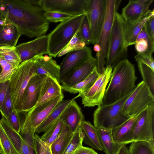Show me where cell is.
I'll return each instance as SVG.
<instances>
[{"mask_svg":"<svg viewBox=\"0 0 154 154\" xmlns=\"http://www.w3.org/2000/svg\"><path fill=\"white\" fill-rule=\"evenodd\" d=\"M44 13L41 7L26 0H0V13L5 21L16 27L21 35L32 38L45 35L49 22Z\"/></svg>","mask_w":154,"mask_h":154,"instance_id":"1","label":"cell"},{"mask_svg":"<svg viewBox=\"0 0 154 154\" xmlns=\"http://www.w3.org/2000/svg\"><path fill=\"white\" fill-rule=\"evenodd\" d=\"M137 79L134 65L127 58L121 60L113 67L103 105L112 103L134 90Z\"/></svg>","mask_w":154,"mask_h":154,"instance_id":"2","label":"cell"},{"mask_svg":"<svg viewBox=\"0 0 154 154\" xmlns=\"http://www.w3.org/2000/svg\"><path fill=\"white\" fill-rule=\"evenodd\" d=\"M85 14L74 15L61 22L47 35V54L49 56L56 57L68 43L79 29Z\"/></svg>","mask_w":154,"mask_h":154,"instance_id":"3","label":"cell"},{"mask_svg":"<svg viewBox=\"0 0 154 154\" xmlns=\"http://www.w3.org/2000/svg\"><path fill=\"white\" fill-rule=\"evenodd\" d=\"M35 58L21 63L8 82L13 109L19 112H22L24 91L31 78L36 74Z\"/></svg>","mask_w":154,"mask_h":154,"instance_id":"4","label":"cell"},{"mask_svg":"<svg viewBox=\"0 0 154 154\" xmlns=\"http://www.w3.org/2000/svg\"><path fill=\"white\" fill-rule=\"evenodd\" d=\"M63 98L62 94L42 105L35 106L27 112L20 134L33 149V137L36 129Z\"/></svg>","mask_w":154,"mask_h":154,"instance_id":"5","label":"cell"},{"mask_svg":"<svg viewBox=\"0 0 154 154\" xmlns=\"http://www.w3.org/2000/svg\"><path fill=\"white\" fill-rule=\"evenodd\" d=\"M133 91L112 103L98 106L93 114L94 126L96 128L101 127L112 129L130 119L123 114L122 109Z\"/></svg>","mask_w":154,"mask_h":154,"instance_id":"6","label":"cell"},{"mask_svg":"<svg viewBox=\"0 0 154 154\" xmlns=\"http://www.w3.org/2000/svg\"><path fill=\"white\" fill-rule=\"evenodd\" d=\"M125 21L117 13L114 20L106 57V66L113 68L119 62L126 58L128 48L125 43L124 25Z\"/></svg>","mask_w":154,"mask_h":154,"instance_id":"7","label":"cell"},{"mask_svg":"<svg viewBox=\"0 0 154 154\" xmlns=\"http://www.w3.org/2000/svg\"><path fill=\"white\" fill-rule=\"evenodd\" d=\"M121 0H106V8L104 23L97 44L101 51L96 54L97 69L99 74L105 70L106 58L112 29L115 16L117 13Z\"/></svg>","mask_w":154,"mask_h":154,"instance_id":"8","label":"cell"},{"mask_svg":"<svg viewBox=\"0 0 154 154\" xmlns=\"http://www.w3.org/2000/svg\"><path fill=\"white\" fill-rule=\"evenodd\" d=\"M154 102L141 112L131 131L121 143L126 145L138 141H145L154 144Z\"/></svg>","mask_w":154,"mask_h":154,"instance_id":"9","label":"cell"},{"mask_svg":"<svg viewBox=\"0 0 154 154\" xmlns=\"http://www.w3.org/2000/svg\"><path fill=\"white\" fill-rule=\"evenodd\" d=\"M153 102L154 95L142 81L136 85L125 102L122 113L125 116L131 118L140 113Z\"/></svg>","mask_w":154,"mask_h":154,"instance_id":"10","label":"cell"},{"mask_svg":"<svg viewBox=\"0 0 154 154\" xmlns=\"http://www.w3.org/2000/svg\"><path fill=\"white\" fill-rule=\"evenodd\" d=\"M112 68L106 66L104 71L99 75L92 86L80 96L84 107L99 106L103 104V100L106 87L109 82Z\"/></svg>","mask_w":154,"mask_h":154,"instance_id":"11","label":"cell"},{"mask_svg":"<svg viewBox=\"0 0 154 154\" xmlns=\"http://www.w3.org/2000/svg\"><path fill=\"white\" fill-rule=\"evenodd\" d=\"M106 0H89L87 16L91 33V42L97 44L105 19Z\"/></svg>","mask_w":154,"mask_h":154,"instance_id":"12","label":"cell"},{"mask_svg":"<svg viewBox=\"0 0 154 154\" xmlns=\"http://www.w3.org/2000/svg\"><path fill=\"white\" fill-rule=\"evenodd\" d=\"M89 0H40L45 12L55 11L74 15L86 12Z\"/></svg>","mask_w":154,"mask_h":154,"instance_id":"13","label":"cell"},{"mask_svg":"<svg viewBox=\"0 0 154 154\" xmlns=\"http://www.w3.org/2000/svg\"><path fill=\"white\" fill-rule=\"evenodd\" d=\"M48 47V38L45 35L19 44L15 47V48L21 63L35 56L47 54Z\"/></svg>","mask_w":154,"mask_h":154,"instance_id":"14","label":"cell"},{"mask_svg":"<svg viewBox=\"0 0 154 154\" xmlns=\"http://www.w3.org/2000/svg\"><path fill=\"white\" fill-rule=\"evenodd\" d=\"M46 76L35 74L31 78L23 92L22 112L27 113L36 105Z\"/></svg>","mask_w":154,"mask_h":154,"instance_id":"15","label":"cell"},{"mask_svg":"<svg viewBox=\"0 0 154 154\" xmlns=\"http://www.w3.org/2000/svg\"><path fill=\"white\" fill-rule=\"evenodd\" d=\"M96 67L97 58L92 56L90 57L66 75L60 81L61 86H72L83 81Z\"/></svg>","mask_w":154,"mask_h":154,"instance_id":"16","label":"cell"},{"mask_svg":"<svg viewBox=\"0 0 154 154\" xmlns=\"http://www.w3.org/2000/svg\"><path fill=\"white\" fill-rule=\"evenodd\" d=\"M91 56V49L86 46L67 53L60 65V81L69 72Z\"/></svg>","mask_w":154,"mask_h":154,"instance_id":"17","label":"cell"},{"mask_svg":"<svg viewBox=\"0 0 154 154\" xmlns=\"http://www.w3.org/2000/svg\"><path fill=\"white\" fill-rule=\"evenodd\" d=\"M153 0H130L122 10L121 15L125 22L136 20L149 12Z\"/></svg>","mask_w":154,"mask_h":154,"instance_id":"18","label":"cell"},{"mask_svg":"<svg viewBox=\"0 0 154 154\" xmlns=\"http://www.w3.org/2000/svg\"><path fill=\"white\" fill-rule=\"evenodd\" d=\"M35 59L36 74L50 76L60 83V65L52 57L41 55L35 57Z\"/></svg>","mask_w":154,"mask_h":154,"instance_id":"19","label":"cell"},{"mask_svg":"<svg viewBox=\"0 0 154 154\" xmlns=\"http://www.w3.org/2000/svg\"><path fill=\"white\" fill-rule=\"evenodd\" d=\"M154 15V10L138 19L131 21H125L124 25V35L126 47L135 45L137 37L147 20Z\"/></svg>","mask_w":154,"mask_h":154,"instance_id":"20","label":"cell"},{"mask_svg":"<svg viewBox=\"0 0 154 154\" xmlns=\"http://www.w3.org/2000/svg\"><path fill=\"white\" fill-rule=\"evenodd\" d=\"M60 118L75 133L84 120V116L81 108L74 100L67 107Z\"/></svg>","mask_w":154,"mask_h":154,"instance_id":"21","label":"cell"},{"mask_svg":"<svg viewBox=\"0 0 154 154\" xmlns=\"http://www.w3.org/2000/svg\"><path fill=\"white\" fill-rule=\"evenodd\" d=\"M62 94L60 83L56 79L46 75L41 88L38 100L35 106L42 105Z\"/></svg>","mask_w":154,"mask_h":154,"instance_id":"22","label":"cell"},{"mask_svg":"<svg viewBox=\"0 0 154 154\" xmlns=\"http://www.w3.org/2000/svg\"><path fill=\"white\" fill-rule=\"evenodd\" d=\"M80 97L79 94L69 100H63L59 102L47 117L36 129L35 133L39 134L45 132L57 120L59 119L69 105L73 100Z\"/></svg>","mask_w":154,"mask_h":154,"instance_id":"23","label":"cell"},{"mask_svg":"<svg viewBox=\"0 0 154 154\" xmlns=\"http://www.w3.org/2000/svg\"><path fill=\"white\" fill-rule=\"evenodd\" d=\"M97 128L103 150L106 154H116L122 145L114 141L112 129L101 127Z\"/></svg>","mask_w":154,"mask_h":154,"instance_id":"24","label":"cell"},{"mask_svg":"<svg viewBox=\"0 0 154 154\" xmlns=\"http://www.w3.org/2000/svg\"><path fill=\"white\" fill-rule=\"evenodd\" d=\"M84 142L92 148L102 151L97 129L88 121L84 120L81 125Z\"/></svg>","mask_w":154,"mask_h":154,"instance_id":"25","label":"cell"},{"mask_svg":"<svg viewBox=\"0 0 154 154\" xmlns=\"http://www.w3.org/2000/svg\"><path fill=\"white\" fill-rule=\"evenodd\" d=\"M74 134L63 123L59 135L50 146L52 154H63Z\"/></svg>","mask_w":154,"mask_h":154,"instance_id":"26","label":"cell"},{"mask_svg":"<svg viewBox=\"0 0 154 154\" xmlns=\"http://www.w3.org/2000/svg\"><path fill=\"white\" fill-rule=\"evenodd\" d=\"M21 36L16 27L5 22L0 31V47H15Z\"/></svg>","mask_w":154,"mask_h":154,"instance_id":"27","label":"cell"},{"mask_svg":"<svg viewBox=\"0 0 154 154\" xmlns=\"http://www.w3.org/2000/svg\"><path fill=\"white\" fill-rule=\"evenodd\" d=\"M99 75L97 67H96L91 73L83 81L72 86H61V88L62 90L71 94H75L79 93L80 97L92 86Z\"/></svg>","mask_w":154,"mask_h":154,"instance_id":"28","label":"cell"},{"mask_svg":"<svg viewBox=\"0 0 154 154\" xmlns=\"http://www.w3.org/2000/svg\"><path fill=\"white\" fill-rule=\"evenodd\" d=\"M141 112L112 129V136L115 143L121 144L131 131Z\"/></svg>","mask_w":154,"mask_h":154,"instance_id":"29","label":"cell"},{"mask_svg":"<svg viewBox=\"0 0 154 154\" xmlns=\"http://www.w3.org/2000/svg\"><path fill=\"white\" fill-rule=\"evenodd\" d=\"M63 122L59 118L52 125L41 137V139L51 146L59 135L62 128Z\"/></svg>","mask_w":154,"mask_h":154,"instance_id":"30","label":"cell"},{"mask_svg":"<svg viewBox=\"0 0 154 154\" xmlns=\"http://www.w3.org/2000/svg\"><path fill=\"white\" fill-rule=\"evenodd\" d=\"M79 29L68 43L58 54L57 57H60L69 52L81 49L86 46L80 36Z\"/></svg>","mask_w":154,"mask_h":154,"instance_id":"31","label":"cell"},{"mask_svg":"<svg viewBox=\"0 0 154 154\" xmlns=\"http://www.w3.org/2000/svg\"><path fill=\"white\" fill-rule=\"evenodd\" d=\"M0 123L19 153L21 142L23 137L20 134L18 133L11 126L5 118L2 117L0 120Z\"/></svg>","mask_w":154,"mask_h":154,"instance_id":"32","label":"cell"},{"mask_svg":"<svg viewBox=\"0 0 154 154\" xmlns=\"http://www.w3.org/2000/svg\"><path fill=\"white\" fill-rule=\"evenodd\" d=\"M129 154H154V144L145 141L131 143L128 149Z\"/></svg>","mask_w":154,"mask_h":154,"instance_id":"33","label":"cell"},{"mask_svg":"<svg viewBox=\"0 0 154 154\" xmlns=\"http://www.w3.org/2000/svg\"><path fill=\"white\" fill-rule=\"evenodd\" d=\"M143 81L146 84L152 94L154 95V71L146 65L137 62Z\"/></svg>","mask_w":154,"mask_h":154,"instance_id":"34","label":"cell"},{"mask_svg":"<svg viewBox=\"0 0 154 154\" xmlns=\"http://www.w3.org/2000/svg\"><path fill=\"white\" fill-rule=\"evenodd\" d=\"M0 56L16 67L21 63V59L15 47H0Z\"/></svg>","mask_w":154,"mask_h":154,"instance_id":"35","label":"cell"},{"mask_svg":"<svg viewBox=\"0 0 154 154\" xmlns=\"http://www.w3.org/2000/svg\"><path fill=\"white\" fill-rule=\"evenodd\" d=\"M0 143L2 154H20L0 123Z\"/></svg>","mask_w":154,"mask_h":154,"instance_id":"36","label":"cell"},{"mask_svg":"<svg viewBox=\"0 0 154 154\" xmlns=\"http://www.w3.org/2000/svg\"><path fill=\"white\" fill-rule=\"evenodd\" d=\"M26 113L13 109L6 119L11 126L19 134Z\"/></svg>","mask_w":154,"mask_h":154,"instance_id":"37","label":"cell"},{"mask_svg":"<svg viewBox=\"0 0 154 154\" xmlns=\"http://www.w3.org/2000/svg\"><path fill=\"white\" fill-rule=\"evenodd\" d=\"M83 136L80 126L74 133L63 154H74L79 147L83 146Z\"/></svg>","mask_w":154,"mask_h":154,"instance_id":"38","label":"cell"},{"mask_svg":"<svg viewBox=\"0 0 154 154\" xmlns=\"http://www.w3.org/2000/svg\"><path fill=\"white\" fill-rule=\"evenodd\" d=\"M33 149L35 154H52L49 146L42 140L37 134L33 137Z\"/></svg>","mask_w":154,"mask_h":154,"instance_id":"39","label":"cell"},{"mask_svg":"<svg viewBox=\"0 0 154 154\" xmlns=\"http://www.w3.org/2000/svg\"><path fill=\"white\" fill-rule=\"evenodd\" d=\"M44 16L49 22L53 23L62 22L71 18L73 15L60 12H45Z\"/></svg>","mask_w":154,"mask_h":154,"instance_id":"40","label":"cell"},{"mask_svg":"<svg viewBox=\"0 0 154 154\" xmlns=\"http://www.w3.org/2000/svg\"><path fill=\"white\" fill-rule=\"evenodd\" d=\"M80 36L86 45L90 44L91 40V33L87 16L84 17L79 29Z\"/></svg>","mask_w":154,"mask_h":154,"instance_id":"41","label":"cell"},{"mask_svg":"<svg viewBox=\"0 0 154 154\" xmlns=\"http://www.w3.org/2000/svg\"><path fill=\"white\" fill-rule=\"evenodd\" d=\"M13 110L12 103L8 88L0 110V112L2 117L7 119Z\"/></svg>","mask_w":154,"mask_h":154,"instance_id":"42","label":"cell"},{"mask_svg":"<svg viewBox=\"0 0 154 154\" xmlns=\"http://www.w3.org/2000/svg\"><path fill=\"white\" fill-rule=\"evenodd\" d=\"M17 67L9 63L2 68V71L0 73V84L9 81Z\"/></svg>","mask_w":154,"mask_h":154,"instance_id":"43","label":"cell"},{"mask_svg":"<svg viewBox=\"0 0 154 154\" xmlns=\"http://www.w3.org/2000/svg\"><path fill=\"white\" fill-rule=\"evenodd\" d=\"M134 58L137 62L146 65L154 71V60L152 55L138 54L135 56Z\"/></svg>","mask_w":154,"mask_h":154,"instance_id":"44","label":"cell"},{"mask_svg":"<svg viewBox=\"0 0 154 154\" xmlns=\"http://www.w3.org/2000/svg\"><path fill=\"white\" fill-rule=\"evenodd\" d=\"M143 29L150 37L154 38V15L147 20Z\"/></svg>","mask_w":154,"mask_h":154,"instance_id":"45","label":"cell"},{"mask_svg":"<svg viewBox=\"0 0 154 154\" xmlns=\"http://www.w3.org/2000/svg\"><path fill=\"white\" fill-rule=\"evenodd\" d=\"M33 151L32 146L23 138L21 143L20 154H31Z\"/></svg>","mask_w":154,"mask_h":154,"instance_id":"46","label":"cell"},{"mask_svg":"<svg viewBox=\"0 0 154 154\" xmlns=\"http://www.w3.org/2000/svg\"><path fill=\"white\" fill-rule=\"evenodd\" d=\"M8 82L0 84V110L8 88Z\"/></svg>","mask_w":154,"mask_h":154,"instance_id":"47","label":"cell"},{"mask_svg":"<svg viewBox=\"0 0 154 154\" xmlns=\"http://www.w3.org/2000/svg\"><path fill=\"white\" fill-rule=\"evenodd\" d=\"M74 154H98L91 148L86 147L83 146L79 147L75 152Z\"/></svg>","mask_w":154,"mask_h":154,"instance_id":"48","label":"cell"},{"mask_svg":"<svg viewBox=\"0 0 154 154\" xmlns=\"http://www.w3.org/2000/svg\"><path fill=\"white\" fill-rule=\"evenodd\" d=\"M116 154H129L128 148L126 145H122Z\"/></svg>","mask_w":154,"mask_h":154,"instance_id":"49","label":"cell"},{"mask_svg":"<svg viewBox=\"0 0 154 154\" xmlns=\"http://www.w3.org/2000/svg\"><path fill=\"white\" fill-rule=\"evenodd\" d=\"M26 0L29 3L32 5L40 7V0Z\"/></svg>","mask_w":154,"mask_h":154,"instance_id":"50","label":"cell"},{"mask_svg":"<svg viewBox=\"0 0 154 154\" xmlns=\"http://www.w3.org/2000/svg\"><path fill=\"white\" fill-rule=\"evenodd\" d=\"M93 49L94 51L97 52V53H99L101 51V48L98 44H94Z\"/></svg>","mask_w":154,"mask_h":154,"instance_id":"51","label":"cell"},{"mask_svg":"<svg viewBox=\"0 0 154 154\" xmlns=\"http://www.w3.org/2000/svg\"><path fill=\"white\" fill-rule=\"evenodd\" d=\"M5 21L4 18L0 13V23Z\"/></svg>","mask_w":154,"mask_h":154,"instance_id":"52","label":"cell"},{"mask_svg":"<svg viewBox=\"0 0 154 154\" xmlns=\"http://www.w3.org/2000/svg\"><path fill=\"white\" fill-rule=\"evenodd\" d=\"M5 22V21H4L0 23V31L1 29L3 26V25Z\"/></svg>","mask_w":154,"mask_h":154,"instance_id":"53","label":"cell"},{"mask_svg":"<svg viewBox=\"0 0 154 154\" xmlns=\"http://www.w3.org/2000/svg\"><path fill=\"white\" fill-rule=\"evenodd\" d=\"M0 153L2 154H3L2 151V148L1 147V145L0 143Z\"/></svg>","mask_w":154,"mask_h":154,"instance_id":"54","label":"cell"},{"mask_svg":"<svg viewBox=\"0 0 154 154\" xmlns=\"http://www.w3.org/2000/svg\"><path fill=\"white\" fill-rule=\"evenodd\" d=\"M2 70V68L1 66L0 65V73L1 72Z\"/></svg>","mask_w":154,"mask_h":154,"instance_id":"55","label":"cell"},{"mask_svg":"<svg viewBox=\"0 0 154 154\" xmlns=\"http://www.w3.org/2000/svg\"><path fill=\"white\" fill-rule=\"evenodd\" d=\"M31 154H35L34 151V150L32 151V152Z\"/></svg>","mask_w":154,"mask_h":154,"instance_id":"56","label":"cell"},{"mask_svg":"<svg viewBox=\"0 0 154 154\" xmlns=\"http://www.w3.org/2000/svg\"><path fill=\"white\" fill-rule=\"evenodd\" d=\"M0 154H1V153H0Z\"/></svg>","mask_w":154,"mask_h":154,"instance_id":"57","label":"cell"}]
</instances>
